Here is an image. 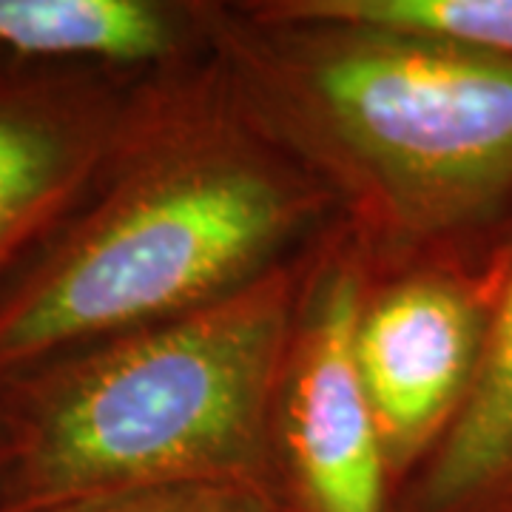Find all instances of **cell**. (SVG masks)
<instances>
[{
	"instance_id": "obj_3",
	"label": "cell",
	"mask_w": 512,
	"mask_h": 512,
	"mask_svg": "<svg viewBox=\"0 0 512 512\" xmlns=\"http://www.w3.org/2000/svg\"><path fill=\"white\" fill-rule=\"evenodd\" d=\"M299 97L407 225L444 231L512 194V63L416 37L322 26Z\"/></svg>"
},
{
	"instance_id": "obj_11",
	"label": "cell",
	"mask_w": 512,
	"mask_h": 512,
	"mask_svg": "<svg viewBox=\"0 0 512 512\" xmlns=\"http://www.w3.org/2000/svg\"><path fill=\"white\" fill-rule=\"evenodd\" d=\"M0 512H9V481H6V456H3V436H0Z\"/></svg>"
},
{
	"instance_id": "obj_4",
	"label": "cell",
	"mask_w": 512,
	"mask_h": 512,
	"mask_svg": "<svg viewBox=\"0 0 512 512\" xmlns=\"http://www.w3.org/2000/svg\"><path fill=\"white\" fill-rule=\"evenodd\" d=\"M114 111L86 66L0 57V288L89 194Z\"/></svg>"
},
{
	"instance_id": "obj_10",
	"label": "cell",
	"mask_w": 512,
	"mask_h": 512,
	"mask_svg": "<svg viewBox=\"0 0 512 512\" xmlns=\"http://www.w3.org/2000/svg\"><path fill=\"white\" fill-rule=\"evenodd\" d=\"M43 512H180L168 510V507H151V501L137 498L134 493L111 495V498H97V501H83V504H69V507H57V510Z\"/></svg>"
},
{
	"instance_id": "obj_6",
	"label": "cell",
	"mask_w": 512,
	"mask_h": 512,
	"mask_svg": "<svg viewBox=\"0 0 512 512\" xmlns=\"http://www.w3.org/2000/svg\"><path fill=\"white\" fill-rule=\"evenodd\" d=\"M359 282L336 274L313 305L293 390V456L316 512H382L384 441L356 356Z\"/></svg>"
},
{
	"instance_id": "obj_2",
	"label": "cell",
	"mask_w": 512,
	"mask_h": 512,
	"mask_svg": "<svg viewBox=\"0 0 512 512\" xmlns=\"http://www.w3.org/2000/svg\"><path fill=\"white\" fill-rule=\"evenodd\" d=\"M296 220L265 168L205 157L83 202L0 288V387L245 276Z\"/></svg>"
},
{
	"instance_id": "obj_5",
	"label": "cell",
	"mask_w": 512,
	"mask_h": 512,
	"mask_svg": "<svg viewBox=\"0 0 512 512\" xmlns=\"http://www.w3.org/2000/svg\"><path fill=\"white\" fill-rule=\"evenodd\" d=\"M484 302L453 276H421L362 313L356 356L387 453L407 456L464 399L487 328Z\"/></svg>"
},
{
	"instance_id": "obj_9",
	"label": "cell",
	"mask_w": 512,
	"mask_h": 512,
	"mask_svg": "<svg viewBox=\"0 0 512 512\" xmlns=\"http://www.w3.org/2000/svg\"><path fill=\"white\" fill-rule=\"evenodd\" d=\"M276 18L416 37L512 63V0H299Z\"/></svg>"
},
{
	"instance_id": "obj_8",
	"label": "cell",
	"mask_w": 512,
	"mask_h": 512,
	"mask_svg": "<svg viewBox=\"0 0 512 512\" xmlns=\"http://www.w3.org/2000/svg\"><path fill=\"white\" fill-rule=\"evenodd\" d=\"M168 43V18L143 0H0V57L20 63H134Z\"/></svg>"
},
{
	"instance_id": "obj_7",
	"label": "cell",
	"mask_w": 512,
	"mask_h": 512,
	"mask_svg": "<svg viewBox=\"0 0 512 512\" xmlns=\"http://www.w3.org/2000/svg\"><path fill=\"white\" fill-rule=\"evenodd\" d=\"M424 512H504L512 507V259L498 282L476 370L427 478Z\"/></svg>"
},
{
	"instance_id": "obj_1",
	"label": "cell",
	"mask_w": 512,
	"mask_h": 512,
	"mask_svg": "<svg viewBox=\"0 0 512 512\" xmlns=\"http://www.w3.org/2000/svg\"><path fill=\"white\" fill-rule=\"evenodd\" d=\"M285 313V288L259 282L3 384L9 512L128 495L248 461Z\"/></svg>"
},
{
	"instance_id": "obj_12",
	"label": "cell",
	"mask_w": 512,
	"mask_h": 512,
	"mask_svg": "<svg viewBox=\"0 0 512 512\" xmlns=\"http://www.w3.org/2000/svg\"><path fill=\"white\" fill-rule=\"evenodd\" d=\"M504 512H512V507H510V510H504Z\"/></svg>"
}]
</instances>
